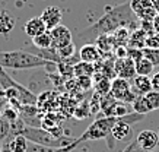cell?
I'll return each instance as SVG.
<instances>
[{
	"mask_svg": "<svg viewBox=\"0 0 159 152\" xmlns=\"http://www.w3.org/2000/svg\"><path fill=\"white\" fill-rule=\"evenodd\" d=\"M18 129H12V133L15 135H22L28 139L29 142L37 143V145H41V146L45 148H54V149H58V148H64L69 146L70 143L75 142V139L67 136L63 137H57L54 136L53 133H50L48 130H45L44 127H32V126H26L22 120H18V122L12 124Z\"/></svg>",
	"mask_w": 159,
	"mask_h": 152,
	"instance_id": "obj_3",
	"label": "cell"
},
{
	"mask_svg": "<svg viewBox=\"0 0 159 152\" xmlns=\"http://www.w3.org/2000/svg\"><path fill=\"white\" fill-rule=\"evenodd\" d=\"M75 84H76V88H79L80 91H88L93 86V79L91 76H80V78L75 79Z\"/></svg>",
	"mask_w": 159,
	"mask_h": 152,
	"instance_id": "obj_27",
	"label": "cell"
},
{
	"mask_svg": "<svg viewBox=\"0 0 159 152\" xmlns=\"http://www.w3.org/2000/svg\"><path fill=\"white\" fill-rule=\"evenodd\" d=\"M15 25H16V19L15 16L10 13L9 10L0 9V35H9L13 31Z\"/></svg>",
	"mask_w": 159,
	"mask_h": 152,
	"instance_id": "obj_15",
	"label": "cell"
},
{
	"mask_svg": "<svg viewBox=\"0 0 159 152\" xmlns=\"http://www.w3.org/2000/svg\"><path fill=\"white\" fill-rule=\"evenodd\" d=\"M131 31L127 28H118L117 31H114L111 35L114 47H127L129 45V39H130Z\"/></svg>",
	"mask_w": 159,
	"mask_h": 152,
	"instance_id": "obj_21",
	"label": "cell"
},
{
	"mask_svg": "<svg viewBox=\"0 0 159 152\" xmlns=\"http://www.w3.org/2000/svg\"><path fill=\"white\" fill-rule=\"evenodd\" d=\"M152 5H153L156 13H159V0H152Z\"/></svg>",
	"mask_w": 159,
	"mask_h": 152,
	"instance_id": "obj_37",
	"label": "cell"
},
{
	"mask_svg": "<svg viewBox=\"0 0 159 152\" xmlns=\"http://www.w3.org/2000/svg\"><path fill=\"white\" fill-rule=\"evenodd\" d=\"M0 140H2V136H0Z\"/></svg>",
	"mask_w": 159,
	"mask_h": 152,
	"instance_id": "obj_39",
	"label": "cell"
},
{
	"mask_svg": "<svg viewBox=\"0 0 159 152\" xmlns=\"http://www.w3.org/2000/svg\"><path fill=\"white\" fill-rule=\"evenodd\" d=\"M131 107H133V111H134V113L145 114V116L148 113H150L149 104H148V101H146L145 95H137L136 99L133 101V104H131Z\"/></svg>",
	"mask_w": 159,
	"mask_h": 152,
	"instance_id": "obj_24",
	"label": "cell"
},
{
	"mask_svg": "<svg viewBox=\"0 0 159 152\" xmlns=\"http://www.w3.org/2000/svg\"><path fill=\"white\" fill-rule=\"evenodd\" d=\"M136 142H137V146L142 149V151H152L158 146L159 143V135L150 129H146L143 132H140L136 137Z\"/></svg>",
	"mask_w": 159,
	"mask_h": 152,
	"instance_id": "obj_11",
	"label": "cell"
},
{
	"mask_svg": "<svg viewBox=\"0 0 159 152\" xmlns=\"http://www.w3.org/2000/svg\"><path fill=\"white\" fill-rule=\"evenodd\" d=\"M136 148H139V146H137V142H136V140H133V142H130L127 146H125V149L123 152H134Z\"/></svg>",
	"mask_w": 159,
	"mask_h": 152,
	"instance_id": "obj_35",
	"label": "cell"
},
{
	"mask_svg": "<svg viewBox=\"0 0 159 152\" xmlns=\"http://www.w3.org/2000/svg\"><path fill=\"white\" fill-rule=\"evenodd\" d=\"M116 75L117 78H123L127 81H133L136 78V64L129 57L124 59H116Z\"/></svg>",
	"mask_w": 159,
	"mask_h": 152,
	"instance_id": "obj_9",
	"label": "cell"
},
{
	"mask_svg": "<svg viewBox=\"0 0 159 152\" xmlns=\"http://www.w3.org/2000/svg\"><path fill=\"white\" fill-rule=\"evenodd\" d=\"M158 135H159V132H158Z\"/></svg>",
	"mask_w": 159,
	"mask_h": 152,
	"instance_id": "obj_40",
	"label": "cell"
},
{
	"mask_svg": "<svg viewBox=\"0 0 159 152\" xmlns=\"http://www.w3.org/2000/svg\"><path fill=\"white\" fill-rule=\"evenodd\" d=\"M41 19L44 21L47 30L51 31L53 28H56V26H58V25L61 24L63 12L57 6H47V7L41 12Z\"/></svg>",
	"mask_w": 159,
	"mask_h": 152,
	"instance_id": "obj_10",
	"label": "cell"
},
{
	"mask_svg": "<svg viewBox=\"0 0 159 152\" xmlns=\"http://www.w3.org/2000/svg\"><path fill=\"white\" fill-rule=\"evenodd\" d=\"M152 24H153V30H155V32H159V13L153 18Z\"/></svg>",
	"mask_w": 159,
	"mask_h": 152,
	"instance_id": "obj_36",
	"label": "cell"
},
{
	"mask_svg": "<svg viewBox=\"0 0 159 152\" xmlns=\"http://www.w3.org/2000/svg\"><path fill=\"white\" fill-rule=\"evenodd\" d=\"M92 79H93V88H95V92L99 94L101 97L110 94L111 79H108L107 76H104L101 72H95V75L92 76Z\"/></svg>",
	"mask_w": 159,
	"mask_h": 152,
	"instance_id": "obj_16",
	"label": "cell"
},
{
	"mask_svg": "<svg viewBox=\"0 0 159 152\" xmlns=\"http://www.w3.org/2000/svg\"><path fill=\"white\" fill-rule=\"evenodd\" d=\"M133 82V86L131 89L134 91L137 95H146L148 92H150L153 86H152V81H150L149 76H140V75H136V78L131 81Z\"/></svg>",
	"mask_w": 159,
	"mask_h": 152,
	"instance_id": "obj_17",
	"label": "cell"
},
{
	"mask_svg": "<svg viewBox=\"0 0 159 152\" xmlns=\"http://www.w3.org/2000/svg\"><path fill=\"white\" fill-rule=\"evenodd\" d=\"M0 152H3V149H2V148H0Z\"/></svg>",
	"mask_w": 159,
	"mask_h": 152,
	"instance_id": "obj_38",
	"label": "cell"
},
{
	"mask_svg": "<svg viewBox=\"0 0 159 152\" xmlns=\"http://www.w3.org/2000/svg\"><path fill=\"white\" fill-rule=\"evenodd\" d=\"M2 97L9 105L18 110L24 105H37L38 103V97L24 85L18 84L3 67H0V98Z\"/></svg>",
	"mask_w": 159,
	"mask_h": 152,
	"instance_id": "obj_2",
	"label": "cell"
},
{
	"mask_svg": "<svg viewBox=\"0 0 159 152\" xmlns=\"http://www.w3.org/2000/svg\"><path fill=\"white\" fill-rule=\"evenodd\" d=\"M2 117L5 118V120H7L10 124H15V123H16L20 118L19 110H18V108H15V107H12V105H9V107H6L5 110H3Z\"/></svg>",
	"mask_w": 159,
	"mask_h": 152,
	"instance_id": "obj_25",
	"label": "cell"
},
{
	"mask_svg": "<svg viewBox=\"0 0 159 152\" xmlns=\"http://www.w3.org/2000/svg\"><path fill=\"white\" fill-rule=\"evenodd\" d=\"M75 44H69V45H66V47H61V48H57V53H58V56H60V59H61V62L63 60H67V59H70V57H73L75 56Z\"/></svg>",
	"mask_w": 159,
	"mask_h": 152,
	"instance_id": "obj_29",
	"label": "cell"
},
{
	"mask_svg": "<svg viewBox=\"0 0 159 152\" xmlns=\"http://www.w3.org/2000/svg\"><path fill=\"white\" fill-rule=\"evenodd\" d=\"M29 140L22 135H15L7 142V151L9 152H28Z\"/></svg>",
	"mask_w": 159,
	"mask_h": 152,
	"instance_id": "obj_19",
	"label": "cell"
},
{
	"mask_svg": "<svg viewBox=\"0 0 159 152\" xmlns=\"http://www.w3.org/2000/svg\"><path fill=\"white\" fill-rule=\"evenodd\" d=\"M136 73L140 75V76H149L152 73V70H153V64L150 60H148L146 57H142L140 60L136 62Z\"/></svg>",
	"mask_w": 159,
	"mask_h": 152,
	"instance_id": "obj_23",
	"label": "cell"
},
{
	"mask_svg": "<svg viewBox=\"0 0 159 152\" xmlns=\"http://www.w3.org/2000/svg\"><path fill=\"white\" fill-rule=\"evenodd\" d=\"M79 145V142H77V137L75 139V142L73 143H70L69 146H64V148H58V149H50L48 152H70V151H73L75 148Z\"/></svg>",
	"mask_w": 159,
	"mask_h": 152,
	"instance_id": "obj_33",
	"label": "cell"
},
{
	"mask_svg": "<svg viewBox=\"0 0 159 152\" xmlns=\"http://www.w3.org/2000/svg\"><path fill=\"white\" fill-rule=\"evenodd\" d=\"M145 98H146V101H148V104H149L150 111H155V110L159 108V91L152 89L150 92H148L145 95Z\"/></svg>",
	"mask_w": 159,
	"mask_h": 152,
	"instance_id": "obj_26",
	"label": "cell"
},
{
	"mask_svg": "<svg viewBox=\"0 0 159 152\" xmlns=\"http://www.w3.org/2000/svg\"><path fill=\"white\" fill-rule=\"evenodd\" d=\"M146 48H159V32H152L148 35Z\"/></svg>",
	"mask_w": 159,
	"mask_h": 152,
	"instance_id": "obj_31",
	"label": "cell"
},
{
	"mask_svg": "<svg viewBox=\"0 0 159 152\" xmlns=\"http://www.w3.org/2000/svg\"><path fill=\"white\" fill-rule=\"evenodd\" d=\"M127 57L131 59L136 63L137 60H140L142 57H145V56H143V50H140V48H129V47H127Z\"/></svg>",
	"mask_w": 159,
	"mask_h": 152,
	"instance_id": "obj_32",
	"label": "cell"
},
{
	"mask_svg": "<svg viewBox=\"0 0 159 152\" xmlns=\"http://www.w3.org/2000/svg\"><path fill=\"white\" fill-rule=\"evenodd\" d=\"M97 72V64L86 63V62H79L75 64L73 67V76L75 78H80V76H93Z\"/></svg>",
	"mask_w": 159,
	"mask_h": 152,
	"instance_id": "obj_20",
	"label": "cell"
},
{
	"mask_svg": "<svg viewBox=\"0 0 159 152\" xmlns=\"http://www.w3.org/2000/svg\"><path fill=\"white\" fill-rule=\"evenodd\" d=\"M32 44L37 47V48L45 50V48H51L53 47V39H51V34L50 31H45L41 35H37L32 38Z\"/></svg>",
	"mask_w": 159,
	"mask_h": 152,
	"instance_id": "obj_22",
	"label": "cell"
},
{
	"mask_svg": "<svg viewBox=\"0 0 159 152\" xmlns=\"http://www.w3.org/2000/svg\"><path fill=\"white\" fill-rule=\"evenodd\" d=\"M110 94L118 101H123L125 104H133V101L136 99L137 94L131 89L130 81L123 78H116L111 81V91Z\"/></svg>",
	"mask_w": 159,
	"mask_h": 152,
	"instance_id": "obj_6",
	"label": "cell"
},
{
	"mask_svg": "<svg viewBox=\"0 0 159 152\" xmlns=\"http://www.w3.org/2000/svg\"><path fill=\"white\" fill-rule=\"evenodd\" d=\"M146 38H148V34L142 28H137V30H133L130 34V39H129V48H140L143 50L146 48Z\"/></svg>",
	"mask_w": 159,
	"mask_h": 152,
	"instance_id": "obj_18",
	"label": "cell"
},
{
	"mask_svg": "<svg viewBox=\"0 0 159 152\" xmlns=\"http://www.w3.org/2000/svg\"><path fill=\"white\" fill-rule=\"evenodd\" d=\"M79 59H80V62H86V63L95 64L102 60V54L95 43H86V44H83L82 47H80V50H79Z\"/></svg>",
	"mask_w": 159,
	"mask_h": 152,
	"instance_id": "obj_12",
	"label": "cell"
},
{
	"mask_svg": "<svg viewBox=\"0 0 159 152\" xmlns=\"http://www.w3.org/2000/svg\"><path fill=\"white\" fill-rule=\"evenodd\" d=\"M130 7L140 22L142 21L152 22L155 16L158 15L152 5V0H130Z\"/></svg>",
	"mask_w": 159,
	"mask_h": 152,
	"instance_id": "obj_7",
	"label": "cell"
},
{
	"mask_svg": "<svg viewBox=\"0 0 159 152\" xmlns=\"http://www.w3.org/2000/svg\"><path fill=\"white\" fill-rule=\"evenodd\" d=\"M143 56L150 60L153 66H159V48H143Z\"/></svg>",
	"mask_w": 159,
	"mask_h": 152,
	"instance_id": "obj_28",
	"label": "cell"
},
{
	"mask_svg": "<svg viewBox=\"0 0 159 152\" xmlns=\"http://www.w3.org/2000/svg\"><path fill=\"white\" fill-rule=\"evenodd\" d=\"M131 135V123L123 120V117H117V123L111 130V136L114 137V140H125Z\"/></svg>",
	"mask_w": 159,
	"mask_h": 152,
	"instance_id": "obj_13",
	"label": "cell"
},
{
	"mask_svg": "<svg viewBox=\"0 0 159 152\" xmlns=\"http://www.w3.org/2000/svg\"><path fill=\"white\" fill-rule=\"evenodd\" d=\"M50 34H51L54 48H61V47H66V45L73 43V35L70 32V30L61 24L56 26V28H53L50 31Z\"/></svg>",
	"mask_w": 159,
	"mask_h": 152,
	"instance_id": "obj_8",
	"label": "cell"
},
{
	"mask_svg": "<svg viewBox=\"0 0 159 152\" xmlns=\"http://www.w3.org/2000/svg\"><path fill=\"white\" fill-rule=\"evenodd\" d=\"M51 62L41 59L39 56L28 50H13V51H0V67L25 70V69L47 67Z\"/></svg>",
	"mask_w": 159,
	"mask_h": 152,
	"instance_id": "obj_4",
	"label": "cell"
},
{
	"mask_svg": "<svg viewBox=\"0 0 159 152\" xmlns=\"http://www.w3.org/2000/svg\"><path fill=\"white\" fill-rule=\"evenodd\" d=\"M117 123V117H98L85 132L77 137V142L82 143L86 140H99L111 137V130Z\"/></svg>",
	"mask_w": 159,
	"mask_h": 152,
	"instance_id": "obj_5",
	"label": "cell"
},
{
	"mask_svg": "<svg viewBox=\"0 0 159 152\" xmlns=\"http://www.w3.org/2000/svg\"><path fill=\"white\" fill-rule=\"evenodd\" d=\"M89 113H91V108H89V103L86 104H82V105H76V108H75V117L79 118V120H83V118H86L88 116H89Z\"/></svg>",
	"mask_w": 159,
	"mask_h": 152,
	"instance_id": "obj_30",
	"label": "cell"
},
{
	"mask_svg": "<svg viewBox=\"0 0 159 152\" xmlns=\"http://www.w3.org/2000/svg\"><path fill=\"white\" fill-rule=\"evenodd\" d=\"M140 21L136 18L133 10L130 7V2L123 3L117 6H107L104 15L99 19L88 26L86 30L79 32L77 41L86 43H93L99 35L112 34L118 28H127V30H137L140 26Z\"/></svg>",
	"mask_w": 159,
	"mask_h": 152,
	"instance_id": "obj_1",
	"label": "cell"
},
{
	"mask_svg": "<svg viewBox=\"0 0 159 152\" xmlns=\"http://www.w3.org/2000/svg\"><path fill=\"white\" fill-rule=\"evenodd\" d=\"M150 81H152V86H153L155 91H159V72H156V73L150 78Z\"/></svg>",
	"mask_w": 159,
	"mask_h": 152,
	"instance_id": "obj_34",
	"label": "cell"
},
{
	"mask_svg": "<svg viewBox=\"0 0 159 152\" xmlns=\"http://www.w3.org/2000/svg\"><path fill=\"white\" fill-rule=\"evenodd\" d=\"M24 31L28 37L34 38V37L41 35L43 32L48 30H47V26L44 24V21L41 19V16H35V18H31L29 21H26V24L24 25Z\"/></svg>",
	"mask_w": 159,
	"mask_h": 152,
	"instance_id": "obj_14",
	"label": "cell"
}]
</instances>
